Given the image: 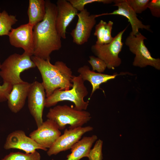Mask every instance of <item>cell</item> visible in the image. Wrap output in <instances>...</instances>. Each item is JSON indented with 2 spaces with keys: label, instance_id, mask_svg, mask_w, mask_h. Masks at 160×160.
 Instances as JSON below:
<instances>
[{
  "label": "cell",
  "instance_id": "ac0fdd59",
  "mask_svg": "<svg viewBox=\"0 0 160 160\" xmlns=\"http://www.w3.org/2000/svg\"><path fill=\"white\" fill-rule=\"evenodd\" d=\"M77 72L84 81H88L91 84L92 89L90 98L97 89L100 88V85L101 84L114 79L118 75H111L96 73L91 70L89 67L87 65H84L79 68Z\"/></svg>",
  "mask_w": 160,
  "mask_h": 160
},
{
  "label": "cell",
  "instance_id": "8fae6325",
  "mask_svg": "<svg viewBox=\"0 0 160 160\" xmlns=\"http://www.w3.org/2000/svg\"><path fill=\"white\" fill-rule=\"evenodd\" d=\"M4 148L6 150L16 149L22 150L27 153H33L37 149L44 151L48 150L27 136L25 132L21 130L14 131L8 135Z\"/></svg>",
  "mask_w": 160,
  "mask_h": 160
},
{
  "label": "cell",
  "instance_id": "5bb4252c",
  "mask_svg": "<svg viewBox=\"0 0 160 160\" xmlns=\"http://www.w3.org/2000/svg\"><path fill=\"white\" fill-rule=\"evenodd\" d=\"M56 5L57 8L55 20L56 28L60 37L65 39L67 28L77 15L78 11L68 0H58Z\"/></svg>",
  "mask_w": 160,
  "mask_h": 160
},
{
  "label": "cell",
  "instance_id": "f546056e",
  "mask_svg": "<svg viewBox=\"0 0 160 160\" xmlns=\"http://www.w3.org/2000/svg\"><path fill=\"white\" fill-rule=\"evenodd\" d=\"M1 12L0 11V16L1 15Z\"/></svg>",
  "mask_w": 160,
  "mask_h": 160
},
{
  "label": "cell",
  "instance_id": "f1b7e54d",
  "mask_svg": "<svg viewBox=\"0 0 160 160\" xmlns=\"http://www.w3.org/2000/svg\"><path fill=\"white\" fill-rule=\"evenodd\" d=\"M148 8L150 9L152 15L154 17H160V0H152L150 1Z\"/></svg>",
  "mask_w": 160,
  "mask_h": 160
},
{
  "label": "cell",
  "instance_id": "4fadbf2b",
  "mask_svg": "<svg viewBox=\"0 0 160 160\" xmlns=\"http://www.w3.org/2000/svg\"><path fill=\"white\" fill-rule=\"evenodd\" d=\"M113 6L118 7V9L110 13H104L96 15L97 17L106 15H119L127 18L131 25L132 31L131 33L133 35L138 33L139 30L145 29L151 32L149 25L143 24L137 17V14L129 6L126 0H114Z\"/></svg>",
  "mask_w": 160,
  "mask_h": 160
},
{
  "label": "cell",
  "instance_id": "e0dca14e",
  "mask_svg": "<svg viewBox=\"0 0 160 160\" xmlns=\"http://www.w3.org/2000/svg\"><path fill=\"white\" fill-rule=\"evenodd\" d=\"M31 59L40 72L42 81L55 77L68 67L62 61H57L53 65L49 59L44 60L33 55Z\"/></svg>",
  "mask_w": 160,
  "mask_h": 160
},
{
  "label": "cell",
  "instance_id": "7a4b0ae2",
  "mask_svg": "<svg viewBox=\"0 0 160 160\" xmlns=\"http://www.w3.org/2000/svg\"><path fill=\"white\" fill-rule=\"evenodd\" d=\"M84 81L79 75L73 76L72 80V88L67 90H55L46 98L45 107L49 108L55 105L60 102L66 100L73 102L75 105L74 108L77 110H86L89 101L84 100L88 93Z\"/></svg>",
  "mask_w": 160,
  "mask_h": 160
},
{
  "label": "cell",
  "instance_id": "6da1fadb",
  "mask_svg": "<svg viewBox=\"0 0 160 160\" xmlns=\"http://www.w3.org/2000/svg\"><path fill=\"white\" fill-rule=\"evenodd\" d=\"M46 13L44 19L33 29L34 43L33 55L44 60H50V55L62 46L61 38L57 31L55 20L56 4L45 0Z\"/></svg>",
  "mask_w": 160,
  "mask_h": 160
},
{
  "label": "cell",
  "instance_id": "7402d4cb",
  "mask_svg": "<svg viewBox=\"0 0 160 160\" xmlns=\"http://www.w3.org/2000/svg\"><path fill=\"white\" fill-rule=\"evenodd\" d=\"M16 16L3 10L0 16V36H8L12 26L17 21Z\"/></svg>",
  "mask_w": 160,
  "mask_h": 160
},
{
  "label": "cell",
  "instance_id": "d4e9b609",
  "mask_svg": "<svg viewBox=\"0 0 160 160\" xmlns=\"http://www.w3.org/2000/svg\"><path fill=\"white\" fill-rule=\"evenodd\" d=\"M103 145L102 140L99 139L96 141L93 148L89 151L87 157L89 160H102Z\"/></svg>",
  "mask_w": 160,
  "mask_h": 160
},
{
  "label": "cell",
  "instance_id": "ffe728a7",
  "mask_svg": "<svg viewBox=\"0 0 160 160\" xmlns=\"http://www.w3.org/2000/svg\"><path fill=\"white\" fill-rule=\"evenodd\" d=\"M46 13L45 1L29 0L27 14L28 23L33 27L44 19Z\"/></svg>",
  "mask_w": 160,
  "mask_h": 160
},
{
  "label": "cell",
  "instance_id": "2e32d148",
  "mask_svg": "<svg viewBox=\"0 0 160 160\" xmlns=\"http://www.w3.org/2000/svg\"><path fill=\"white\" fill-rule=\"evenodd\" d=\"M73 76L71 68L68 67L55 77L42 81L47 97H49L57 89L68 90L72 88V80Z\"/></svg>",
  "mask_w": 160,
  "mask_h": 160
},
{
  "label": "cell",
  "instance_id": "277c9868",
  "mask_svg": "<svg viewBox=\"0 0 160 160\" xmlns=\"http://www.w3.org/2000/svg\"><path fill=\"white\" fill-rule=\"evenodd\" d=\"M36 66L31 57L25 52L22 54L15 53L9 56L1 64L0 76L3 83L12 85L23 82L21 73Z\"/></svg>",
  "mask_w": 160,
  "mask_h": 160
},
{
  "label": "cell",
  "instance_id": "9c48e42d",
  "mask_svg": "<svg viewBox=\"0 0 160 160\" xmlns=\"http://www.w3.org/2000/svg\"><path fill=\"white\" fill-rule=\"evenodd\" d=\"M78 20L75 28L70 33L73 42L78 45L87 42L92 28L96 24V15L90 14L86 9L78 13Z\"/></svg>",
  "mask_w": 160,
  "mask_h": 160
},
{
  "label": "cell",
  "instance_id": "8992f818",
  "mask_svg": "<svg viewBox=\"0 0 160 160\" xmlns=\"http://www.w3.org/2000/svg\"><path fill=\"white\" fill-rule=\"evenodd\" d=\"M127 28V27L119 32L110 43L102 45L95 44L91 47L92 52L105 62L107 68L109 69L113 70L121 63L119 55L123 45L122 36Z\"/></svg>",
  "mask_w": 160,
  "mask_h": 160
},
{
  "label": "cell",
  "instance_id": "30bf717a",
  "mask_svg": "<svg viewBox=\"0 0 160 160\" xmlns=\"http://www.w3.org/2000/svg\"><path fill=\"white\" fill-rule=\"evenodd\" d=\"M33 27L28 23L22 25L12 28L8 36L11 45L23 49L24 52L31 57L34 51Z\"/></svg>",
  "mask_w": 160,
  "mask_h": 160
},
{
  "label": "cell",
  "instance_id": "3957f363",
  "mask_svg": "<svg viewBox=\"0 0 160 160\" xmlns=\"http://www.w3.org/2000/svg\"><path fill=\"white\" fill-rule=\"evenodd\" d=\"M46 117L54 121L60 130L64 129L67 124L69 125V129L82 127L91 118L89 112L66 105H58L50 108Z\"/></svg>",
  "mask_w": 160,
  "mask_h": 160
},
{
  "label": "cell",
  "instance_id": "4316f807",
  "mask_svg": "<svg viewBox=\"0 0 160 160\" xmlns=\"http://www.w3.org/2000/svg\"><path fill=\"white\" fill-rule=\"evenodd\" d=\"M88 62L91 66L92 70L96 71L99 73L103 72L107 68V65L105 62L97 57L89 56Z\"/></svg>",
  "mask_w": 160,
  "mask_h": 160
},
{
  "label": "cell",
  "instance_id": "83f0119b",
  "mask_svg": "<svg viewBox=\"0 0 160 160\" xmlns=\"http://www.w3.org/2000/svg\"><path fill=\"white\" fill-rule=\"evenodd\" d=\"M1 64L0 62V68ZM12 86L7 83L0 84V103L7 101L8 96L12 88Z\"/></svg>",
  "mask_w": 160,
  "mask_h": 160
},
{
  "label": "cell",
  "instance_id": "ba28073f",
  "mask_svg": "<svg viewBox=\"0 0 160 160\" xmlns=\"http://www.w3.org/2000/svg\"><path fill=\"white\" fill-rule=\"evenodd\" d=\"M46 94L42 83L35 81L31 83L28 94V106L37 127L43 123L42 118Z\"/></svg>",
  "mask_w": 160,
  "mask_h": 160
},
{
  "label": "cell",
  "instance_id": "5b68a950",
  "mask_svg": "<svg viewBox=\"0 0 160 160\" xmlns=\"http://www.w3.org/2000/svg\"><path fill=\"white\" fill-rule=\"evenodd\" d=\"M147 38L139 32L135 35L131 33L127 38L125 44L130 51L135 55L132 64L133 66L141 68L148 65L160 70V59L153 57L144 43Z\"/></svg>",
  "mask_w": 160,
  "mask_h": 160
},
{
  "label": "cell",
  "instance_id": "7c38bea8",
  "mask_svg": "<svg viewBox=\"0 0 160 160\" xmlns=\"http://www.w3.org/2000/svg\"><path fill=\"white\" fill-rule=\"evenodd\" d=\"M61 135L60 130L55 122L47 119L37 129L31 132L29 137L38 144L47 149Z\"/></svg>",
  "mask_w": 160,
  "mask_h": 160
},
{
  "label": "cell",
  "instance_id": "d6986e66",
  "mask_svg": "<svg viewBox=\"0 0 160 160\" xmlns=\"http://www.w3.org/2000/svg\"><path fill=\"white\" fill-rule=\"evenodd\" d=\"M97 139V136L84 137L71 148V153L67 156L65 160H80L87 157L93 144Z\"/></svg>",
  "mask_w": 160,
  "mask_h": 160
},
{
  "label": "cell",
  "instance_id": "cb8c5ba5",
  "mask_svg": "<svg viewBox=\"0 0 160 160\" xmlns=\"http://www.w3.org/2000/svg\"><path fill=\"white\" fill-rule=\"evenodd\" d=\"M72 6L78 11L81 12L85 9L86 4L94 2L110 4L113 2L112 0H68Z\"/></svg>",
  "mask_w": 160,
  "mask_h": 160
},
{
  "label": "cell",
  "instance_id": "44dd1931",
  "mask_svg": "<svg viewBox=\"0 0 160 160\" xmlns=\"http://www.w3.org/2000/svg\"><path fill=\"white\" fill-rule=\"evenodd\" d=\"M113 22L109 21L108 23L101 20L95 26L94 35L97 38L96 44H104L110 43L114 37L111 35Z\"/></svg>",
  "mask_w": 160,
  "mask_h": 160
},
{
  "label": "cell",
  "instance_id": "52a82bcc",
  "mask_svg": "<svg viewBox=\"0 0 160 160\" xmlns=\"http://www.w3.org/2000/svg\"><path fill=\"white\" fill-rule=\"evenodd\" d=\"M93 129V128L90 126L65 129L63 134L61 135L47 150V155L49 156L56 155L61 152L71 149L81 139L83 135Z\"/></svg>",
  "mask_w": 160,
  "mask_h": 160
},
{
  "label": "cell",
  "instance_id": "484cf974",
  "mask_svg": "<svg viewBox=\"0 0 160 160\" xmlns=\"http://www.w3.org/2000/svg\"><path fill=\"white\" fill-rule=\"evenodd\" d=\"M137 14H140L148 8L149 0H126Z\"/></svg>",
  "mask_w": 160,
  "mask_h": 160
},
{
  "label": "cell",
  "instance_id": "9a60e30c",
  "mask_svg": "<svg viewBox=\"0 0 160 160\" xmlns=\"http://www.w3.org/2000/svg\"><path fill=\"white\" fill-rule=\"evenodd\" d=\"M31 84L24 81L13 85L7 100L8 107L12 112L17 113L23 108Z\"/></svg>",
  "mask_w": 160,
  "mask_h": 160
},
{
  "label": "cell",
  "instance_id": "603a6c76",
  "mask_svg": "<svg viewBox=\"0 0 160 160\" xmlns=\"http://www.w3.org/2000/svg\"><path fill=\"white\" fill-rule=\"evenodd\" d=\"M41 155L36 151L30 153L12 152L6 155L1 160H41Z\"/></svg>",
  "mask_w": 160,
  "mask_h": 160
}]
</instances>
